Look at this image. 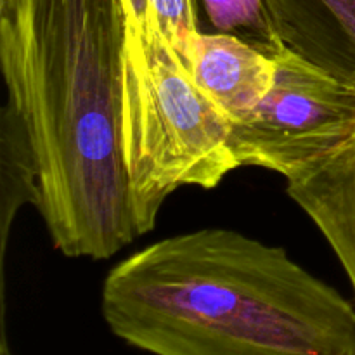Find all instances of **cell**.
I'll return each mask as SVG.
<instances>
[{
  "mask_svg": "<svg viewBox=\"0 0 355 355\" xmlns=\"http://www.w3.org/2000/svg\"><path fill=\"white\" fill-rule=\"evenodd\" d=\"M125 37L121 0H0L6 104L33 149L35 208L71 259L139 238L120 141Z\"/></svg>",
  "mask_w": 355,
  "mask_h": 355,
  "instance_id": "6da1fadb",
  "label": "cell"
},
{
  "mask_svg": "<svg viewBox=\"0 0 355 355\" xmlns=\"http://www.w3.org/2000/svg\"><path fill=\"white\" fill-rule=\"evenodd\" d=\"M107 328L153 355H355L340 291L231 229H201L116 263L101 295Z\"/></svg>",
  "mask_w": 355,
  "mask_h": 355,
  "instance_id": "7a4b0ae2",
  "label": "cell"
},
{
  "mask_svg": "<svg viewBox=\"0 0 355 355\" xmlns=\"http://www.w3.org/2000/svg\"><path fill=\"white\" fill-rule=\"evenodd\" d=\"M231 134V118L194 83L158 30L127 28L120 141L137 236L155 229L173 191L214 189L239 168Z\"/></svg>",
  "mask_w": 355,
  "mask_h": 355,
  "instance_id": "3957f363",
  "label": "cell"
},
{
  "mask_svg": "<svg viewBox=\"0 0 355 355\" xmlns=\"http://www.w3.org/2000/svg\"><path fill=\"white\" fill-rule=\"evenodd\" d=\"M263 49L276 62V80L262 103L232 123L231 146L239 166L272 170L288 180L355 134V83L281 42Z\"/></svg>",
  "mask_w": 355,
  "mask_h": 355,
  "instance_id": "277c9868",
  "label": "cell"
},
{
  "mask_svg": "<svg viewBox=\"0 0 355 355\" xmlns=\"http://www.w3.org/2000/svg\"><path fill=\"white\" fill-rule=\"evenodd\" d=\"M184 66L232 123L248 116L276 80V62L267 49L225 31H198Z\"/></svg>",
  "mask_w": 355,
  "mask_h": 355,
  "instance_id": "5b68a950",
  "label": "cell"
},
{
  "mask_svg": "<svg viewBox=\"0 0 355 355\" xmlns=\"http://www.w3.org/2000/svg\"><path fill=\"white\" fill-rule=\"evenodd\" d=\"M281 44L355 83V0H260Z\"/></svg>",
  "mask_w": 355,
  "mask_h": 355,
  "instance_id": "8992f818",
  "label": "cell"
},
{
  "mask_svg": "<svg viewBox=\"0 0 355 355\" xmlns=\"http://www.w3.org/2000/svg\"><path fill=\"white\" fill-rule=\"evenodd\" d=\"M286 182L288 196L322 232L355 295V134Z\"/></svg>",
  "mask_w": 355,
  "mask_h": 355,
  "instance_id": "52a82bcc",
  "label": "cell"
},
{
  "mask_svg": "<svg viewBox=\"0 0 355 355\" xmlns=\"http://www.w3.org/2000/svg\"><path fill=\"white\" fill-rule=\"evenodd\" d=\"M0 248H2V281L6 250L9 241L10 225L17 210L23 205L37 207L38 175L33 149L28 139L26 128L16 111L6 104L0 120Z\"/></svg>",
  "mask_w": 355,
  "mask_h": 355,
  "instance_id": "ba28073f",
  "label": "cell"
},
{
  "mask_svg": "<svg viewBox=\"0 0 355 355\" xmlns=\"http://www.w3.org/2000/svg\"><path fill=\"white\" fill-rule=\"evenodd\" d=\"M153 21L158 33L172 45L182 62L198 28V0H151Z\"/></svg>",
  "mask_w": 355,
  "mask_h": 355,
  "instance_id": "9c48e42d",
  "label": "cell"
},
{
  "mask_svg": "<svg viewBox=\"0 0 355 355\" xmlns=\"http://www.w3.org/2000/svg\"><path fill=\"white\" fill-rule=\"evenodd\" d=\"M0 355H12L7 343V333H6V315L2 318V343H0Z\"/></svg>",
  "mask_w": 355,
  "mask_h": 355,
  "instance_id": "30bf717a",
  "label": "cell"
}]
</instances>
